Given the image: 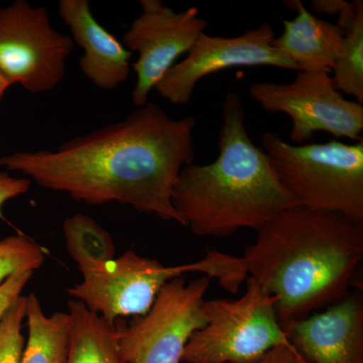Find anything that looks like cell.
<instances>
[{
    "instance_id": "6da1fadb",
    "label": "cell",
    "mask_w": 363,
    "mask_h": 363,
    "mask_svg": "<svg viewBox=\"0 0 363 363\" xmlns=\"http://www.w3.org/2000/svg\"><path fill=\"white\" fill-rule=\"evenodd\" d=\"M196 124L194 117L172 118L149 101L123 121L76 136L57 150L0 157V167L76 201L92 206L118 202L183 225L172 192L182 169L194 162Z\"/></svg>"
},
{
    "instance_id": "7a4b0ae2",
    "label": "cell",
    "mask_w": 363,
    "mask_h": 363,
    "mask_svg": "<svg viewBox=\"0 0 363 363\" xmlns=\"http://www.w3.org/2000/svg\"><path fill=\"white\" fill-rule=\"evenodd\" d=\"M363 259V223L332 212L297 206L257 231L243 266L276 298L286 329L347 296Z\"/></svg>"
},
{
    "instance_id": "3957f363",
    "label": "cell",
    "mask_w": 363,
    "mask_h": 363,
    "mask_svg": "<svg viewBox=\"0 0 363 363\" xmlns=\"http://www.w3.org/2000/svg\"><path fill=\"white\" fill-rule=\"evenodd\" d=\"M245 117L240 95L227 93L218 157L211 164L184 167L174 185L172 204L195 235L224 238L243 228L259 231L297 207L266 152L250 140Z\"/></svg>"
},
{
    "instance_id": "277c9868",
    "label": "cell",
    "mask_w": 363,
    "mask_h": 363,
    "mask_svg": "<svg viewBox=\"0 0 363 363\" xmlns=\"http://www.w3.org/2000/svg\"><path fill=\"white\" fill-rule=\"evenodd\" d=\"M189 272H202L236 293L247 274L241 257L208 250L199 262L164 266L159 260L142 257L133 250L104 266L82 272L80 284L67 289L74 300L114 324L121 317H142L150 311L162 286Z\"/></svg>"
},
{
    "instance_id": "5b68a950",
    "label": "cell",
    "mask_w": 363,
    "mask_h": 363,
    "mask_svg": "<svg viewBox=\"0 0 363 363\" xmlns=\"http://www.w3.org/2000/svg\"><path fill=\"white\" fill-rule=\"evenodd\" d=\"M279 183L297 206L363 223V138L296 145L272 131L262 135Z\"/></svg>"
},
{
    "instance_id": "8992f818",
    "label": "cell",
    "mask_w": 363,
    "mask_h": 363,
    "mask_svg": "<svg viewBox=\"0 0 363 363\" xmlns=\"http://www.w3.org/2000/svg\"><path fill=\"white\" fill-rule=\"evenodd\" d=\"M276 302L250 278L236 300H205V323L191 336L182 363H250L277 346H293Z\"/></svg>"
},
{
    "instance_id": "52a82bcc",
    "label": "cell",
    "mask_w": 363,
    "mask_h": 363,
    "mask_svg": "<svg viewBox=\"0 0 363 363\" xmlns=\"http://www.w3.org/2000/svg\"><path fill=\"white\" fill-rule=\"evenodd\" d=\"M74 45L52 28L45 6L16 0L0 7V74L9 85L33 94L54 89L65 76Z\"/></svg>"
},
{
    "instance_id": "ba28073f",
    "label": "cell",
    "mask_w": 363,
    "mask_h": 363,
    "mask_svg": "<svg viewBox=\"0 0 363 363\" xmlns=\"http://www.w3.org/2000/svg\"><path fill=\"white\" fill-rule=\"evenodd\" d=\"M248 91L264 111L290 117L296 145L312 140L316 131L357 142L362 138V104L346 99L326 72L301 71L292 82L252 83Z\"/></svg>"
},
{
    "instance_id": "9c48e42d",
    "label": "cell",
    "mask_w": 363,
    "mask_h": 363,
    "mask_svg": "<svg viewBox=\"0 0 363 363\" xmlns=\"http://www.w3.org/2000/svg\"><path fill=\"white\" fill-rule=\"evenodd\" d=\"M210 286L204 276L183 277L162 286L150 311L118 328V345L128 363H182L191 336L204 325L203 303Z\"/></svg>"
},
{
    "instance_id": "30bf717a",
    "label": "cell",
    "mask_w": 363,
    "mask_h": 363,
    "mask_svg": "<svg viewBox=\"0 0 363 363\" xmlns=\"http://www.w3.org/2000/svg\"><path fill=\"white\" fill-rule=\"evenodd\" d=\"M143 13L123 35V45L138 54L133 64L136 74L131 101L135 107L149 102L150 92L176 64L177 59L192 49L205 33L208 21L197 7L175 11L161 0H140Z\"/></svg>"
},
{
    "instance_id": "8fae6325",
    "label": "cell",
    "mask_w": 363,
    "mask_h": 363,
    "mask_svg": "<svg viewBox=\"0 0 363 363\" xmlns=\"http://www.w3.org/2000/svg\"><path fill=\"white\" fill-rule=\"evenodd\" d=\"M274 30L262 23L233 38L213 37L203 33L183 61L176 63L155 90L174 105H186L202 79L236 67L269 66L298 71L291 60L272 47Z\"/></svg>"
},
{
    "instance_id": "7c38bea8",
    "label": "cell",
    "mask_w": 363,
    "mask_h": 363,
    "mask_svg": "<svg viewBox=\"0 0 363 363\" xmlns=\"http://www.w3.org/2000/svg\"><path fill=\"white\" fill-rule=\"evenodd\" d=\"M307 363H363V303L346 296L286 329Z\"/></svg>"
},
{
    "instance_id": "4fadbf2b",
    "label": "cell",
    "mask_w": 363,
    "mask_h": 363,
    "mask_svg": "<svg viewBox=\"0 0 363 363\" xmlns=\"http://www.w3.org/2000/svg\"><path fill=\"white\" fill-rule=\"evenodd\" d=\"M58 11L70 28L71 39L84 54L79 66L96 87L113 90L128 80L131 55L116 35L98 23L88 0H60Z\"/></svg>"
},
{
    "instance_id": "5bb4252c",
    "label": "cell",
    "mask_w": 363,
    "mask_h": 363,
    "mask_svg": "<svg viewBox=\"0 0 363 363\" xmlns=\"http://www.w3.org/2000/svg\"><path fill=\"white\" fill-rule=\"evenodd\" d=\"M297 16L284 21V33L272 40V47L301 72L330 74L341 50L344 33L337 25L318 18L298 0L286 2Z\"/></svg>"
},
{
    "instance_id": "9a60e30c",
    "label": "cell",
    "mask_w": 363,
    "mask_h": 363,
    "mask_svg": "<svg viewBox=\"0 0 363 363\" xmlns=\"http://www.w3.org/2000/svg\"><path fill=\"white\" fill-rule=\"evenodd\" d=\"M69 350L66 363H128L119 350L118 327L77 300L68 303Z\"/></svg>"
},
{
    "instance_id": "2e32d148",
    "label": "cell",
    "mask_w": 363,
    "mask_h": 363,
    "mask_svg": "<svg viewBox=\"0 0 363 363\" xmlns=\"http://www.w3.org/2000/svg\"><path fill=\"white\" fill-rule=\"evenodd\" d=\"M28 339L21 363H66L69 350V317L56 312L47 316L35 294L26 296Z\"/></svg>"
},
{
    "instance_id": "e0dca14e",
    "label": "cell",
    "mask_w": 363,
    "mask_h": 363,
    "mask_svg": "<svg viewBox=\"0 0 363 363\" xmlns=\"http://www.w3.org/2000/svg\"><path fill=\"white\" fill-rule=\"evenodd\" d=\"M63 233L67 252L81 272L116 259V245L111 233L87 215L79 213L67 218Z\"/></svg>"
},
{
    "instance_id": "ac0fdd59",
    "label": "cell",
    "mask_w": 363,
    "mask_h": 363,
    "mask_svg": "<svg viewBox=\"0 0 363 363\" xmlns=\"http://www.w3.org/2000/svg\"><path fill=\"white\" fill-rule=\"evenodd\" d=\"M333 81L336 89L351 95L363 104V13L344 32L342 50L334 64Z\"/></svg>"
},
{
    "instance_id": "d6986e66",
    "label": "cell",
    "mask_w": 363,
    "mask_h": 363,
    "mask_svg": "<svg viewBox=\"0 0 363 363\" xmlns=\"http://www.w3.org/2000/svg\"><path fill=\"white\" fill-rule=\"evenodd\" d=\"M42 248L23 235H11L0 240V286L16 274L35 272L43 266Z\"/></svg>"
},
{
    "instance_id": "ffe728a7",
    "label": "cell",
    "mask_w": 363,
    "mask_h": 363,
    "mask_svg": "<svg viewBox=\"0 0 363 363\" xmlns=\"http://www.w3.org/2000/svg\"><path fill=\"white\" fill-rule=\"evenodd\" d=\"M25 296H21L0 322V363H21L25 337L23 323L26 320Z\"/></svg>"
},
{
    "instance_id": "44dd1931",
    "label": "cell",
    "mask_w": 363,
    "mask_h": 363,
    "mask_svg": "<svg viewBox=\"0 0 363 363\" xmlns=\"http://www.w3.org/2000/svg\"><path fill=\"white\" fill-rule=\"evenodd\" d=\"M312 6L318 13L338 14V26L345 32L350 28L358 14L363 13V2L357 0L353 2L342 0H313Z\"/></svg>"
},
{
    "instance_id": "7402d4cb",
    "label": "cell",
    "mask_w": 363,
    "mask_h": 363,
    "mask_svg": "<svg viewBox=\"0 0 363 363\" xmlns=\"http://www.w3.org/2000/svg\"><path fill=\"white\" fill-rule=\"evenodd\" d=\"M33 274V272L14 274L0 286V322L14 303L21 297L23 289L32 279Z\"/></svg>"
},
{
    "instance_id": "603a6c76",
    "label": "cell",
    "mask_w": 363,
    "mask_h": 363,
    "mask_svg": "<svg viewBox=\"0 0 363 363\" xmlns=\"http://www.w3.org/2000/svg\"><path fill=\"white\" fill-rule=\"evenodd\" d=\"M30 188V179L16 178L6 172H0V218L4 204L9 200L26 194Z\"/></svg>"
},
{
    "instance_id": "cb8c5ba5",
    "label": "cell",
    "mask_w": 363,
    "mask_h": 363,
    "mask_svg": "<svg viewBox=\"0 0 363 363\" xmlns=\"http://www.w3.org/2000/svg\"><path fill=\"white\" fill-rule=\"evenodd\" d=\"M250 363H307L294 346L281 345L267 351L259 359Z\"/></svg>"
},
{
    "instance_id": "d4e9b609",
    "label": "cell",
    "mask_w": 363,
    "mask_h": 363,
    "mask_svg": "<svg viewBox=\"0 0 363 363\" xmlns=\"http://www.w3.org/2000/svg\"><path fill=\"white\" fill-rule=\"evenodd\" d=\"M9 87H11L9 83L7 82L6 78H4V76L0 74V100L2 99L4 93H6V91L9 89Z\"/></svg>"
}]
</instances>
